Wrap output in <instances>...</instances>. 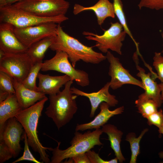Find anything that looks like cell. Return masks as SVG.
<instances>
[{"label": "cell", "mask_w": 163, "mask_h": 163, "mask_svg": "<svg viewBox=\"0 0 163 163\" xmlns=\"http://www.w3.org/2000/svg\"><path fill=\"white\" fill-rule=\"evenodd\" d=\"M49 48L66 53L74 67L81 60L87 63L98 64L106 59V56L102 53L95 51L92 47L83 44L66 33L59 24H58L56 35Z\"/></svg>", "instance_id": "6da1fadb"}, {"label": "cell", "mask_w": 163, "mask_h": 163, "mask_svg": "<svg viewBox=\"0 0 163 163\" xmlns=\"http://www.w3.org/2000/svg\"><path fill=\"white\" fill-rule=\"evenodd\" d=\"M73 81L68 82L62 91L49 96L50 104L45 113L58 130L70 122L78 110L76 99L78 96L72 94L71 90Z\"/></svg>", "instance_id": "7a4b0ae2"}, {"label": "cell", "mask_w": 163, "mask_h": 163, "mask_svg": "<svg viewBox=\"0 0 163 163\" xmlns=\"http://www.w3.org/2000/svg\"><path fill=\"white\" fill-rule=\"evenodd\" d=\"M48 99L46 97L29 107L22 110L15 117L23 126L29 146L39 154L40 159L46 163H50L51 161L46 151H51L52 148L45 147L40 143L38 136L37 127L44 105Z\"/></svg>", "instance_id": "3957f363"}, {"label": "cell", "mask_w": 163, "mask_h": 163, "mask_svg": "<svg viewBox=\"0 0 163 163\" xmlns=\"http://www.w3.org/2000/svg\"><path fill=\"white\" fill-rule=\"evenodd\" d=\"M101 129L88 130L84 133L75 131L70 142L71 145L66 149L61 150L59 146L61 142H58V146L52 148V156L50 163H60L65 159L86 153L95 145H103L100 138L103 133Z\"/></svg>", "instance_id": "277c9868"}, {"label": "cell", "mask_w": 163, "mask_h": 163, "mask_svg": "<svg viewBox=\"0 0 163 163\" xmlns=\"http://www.w3.org/2000/svg\"><path fill=\"white\" fill-rule=\"evenodd\" d=\"M68 19L65 15L52 17H39L17 9L11 5L0 7V22L9 23L15 27H27L50 22L60 24Z\"/></svg>", "instance_id": "5b68a950"}, {"label": "cell", "mask_w": 163, "mask_h": 163, "mask_svg": "<svg viewBox=\"0 0 163 163\" xmlns=\"http://www.w3.org/2000/svg\"><path fill=\"white\" fill-rule=\"evenodd\" d=\"M14 7L40 17L65 15L70 6L66 0H22L11 5Z\"/></svg>", "instance_id": "8992f818"}, {"label": "cell", "mask_w": 163, "mask_h": 163, "mask_svg": "<svg viewBox=\"0 0 163 163\" xmlns=\"http://www.w3.org/2000/svg\"><path fill=\"white\" fill-rule=\"evenodd\" d=\"M110 24V27L105 30L102 35H98L87 31H84L82 34L87 35L85 38L88 40L95 41V46L102 52L107 53L110 50L121 55L122 42L124 40L126 34L120 23L111 22Z\"/></svg>", "instance_id": "52a82bcc"}, {"label": "cell", "mask_w": 163, "mask_h": 163, "mask_svg": "<svg viewBox=\"0 0 163 163\" xmlns=\"http://www.w3.org/2000/svg\"><path fill=\"white\" fill-rule=\"evenodd\" d=\"M56 52L53 57L43 62L41 70L56 71L69 76L81 87L88 85L90 83L88 74L83 70L75 69L70 62L68 55L66 53L61 51Z\"/></svg>", "instance_id": "ba28073f"}, {"label": "cell", "mask_w": 163, "mask_h": 163, "mask_svg": "<svg viewBox=\"0 0 163 163\" xmlns=\"http://www.w3.org/2000/svg\"><path fill=\"white\" fill-rule=\"evenodd\" d=\"M34 64L26 52L5 53L0 59V71L22 82L27 77Z\"/></svg>", "instance_id": "9c48e42d"}, {"label": "cell", "mask_w": 163, "mask_h": 163, "mask_svg": "<svg viewBox=\"0 0 163 163\" xmlns=\"http://www.w3.org/2000/svg\"><path fill=\"white\" fill-rule=\"evenodd\" d=\"M106 56L110 63L108 75L111 78L110 84L112 89H117L128 84L137 86L145 90L142 82L132 76L129 70L123 67L118 58L115 57L109 51Z\"/></svg>", "instance_id": "30bf717a"}, {"label": "cell", "mask_w": 163, "mask_h": 163, "mask_svg": "<svg viewBox=\"0 0 163 163\" xmlns=\"http://www.w3.org/2000/svg\"><path fill=\"white\" fill-rule=\"evenodd\" d=\"M50 22L27 27H14V33L28 48L34 43L48 37L56 35L58 24Z\"/></svg>", "instance_id": "8fae6325"}, {"label": "cell", "mask_w": 163, "mask_h": 163, "mask_svg": "<svg viewBox=\"0 0 163 163\" xmlns=\"http://www.w3.org/2000/svg\"><path fill=\"white\" fill-rule=\"evenodd\" d=\"M24 129L20 122L13 117L7 120L0 133V139H2L9 147L14 158L22 150L20 142Z\"/></svg>", "instance_id": "7c38bea8"}, {"label": "cell", "mask_w": 163, "mask_h": 163, "mask_svg": "<svg viewBox=\"0 0 163 163\" xmlns=\"http://www.w3.org/2000/svg\"><path fill=\"white\" fill-rule=\"evenodd\" d=\"M110 82H107L99 91L96 92L88 93L81 91L74 87L71 88L72 94L85 97L88 98L91 103V108L89 116L93 117L98 107L102 102L108 104L110 107H115L118 101L116 96L109 92Z\"/></svg>", "instance_id": "4fadbf2b"}, {"label": "cell", "mask_w": 163, "mask_h": 163, "mask_svg": "<svg viewBox=\"0 0 163 163\" xmlns=\"http://www.w3.org/2000/svg\"><path fill=\"white\" fill-rule=\"evenodd\" d=\"M14 27L7 22L0 23V49L6 53L26 52L28 48L19 40L15 34Z\"/></svg>", "instance_id": "5bb4252c"}, {"label": "cell", "mask_w": 163, "mask_h": 163, "mask_svg": "<svg viewBox=\"0 0 163 163\" xmlns=\"http://www.w3.org/2000/svg\"><path fill=\"white\" fill-rule=\"evenodd\" d=\"M139 55L136 52L134 53L133 59L139 72L136 75L140 78L145 87V92L142 94L144 96L151 98L160 107L163 101L161 99V91L158 84L152 76L150 72L145 73V70L139 66Z\"/></svg>", "instance_id": "9a60e30c"}, {"label": "cell", "mask_w": 163, "mask_h": 163, "mask_svg": "<svg viewBox=\"0 0 163 163\" xmlns=\"http://www.w3.org/2000/svg\"><path fill=\"white\" fill-rule=\"evenodd\" d=\"M99 107L100 111L94 119L88 123L77 124L75 127V131L100 129L101 127L107 123L111 117L115 115L121 114L124 109V107L122 106L113 110H110L109 109L110 105L104 102L101 103Z\"/></svg>", "instance_id": "2e32d148"}, {"label": "cell", "mask_w": 163, "mask_h": 163, "mask_svg": "<svg viewBox=\"0 0 163 163\" xmlns=\"http://www.w3.org/2000/svg\"><path fill=\"white\" fill-rule=\"evenodd\" d=\"M37 78L39 80L37 91L49 95L57 94L60 91L61 88L68 82L72 80L66 75L52 76L40 72Z\"/></svg>", "instance_id": "e0dca14e"}, {"label": "cell", "mask_w": 163, "mask_h": 163, "mask_svg": "<svg viewBox=\"0 0 163 163\" xmlns=\"http://www.w3.org/2000/svg\"><path fill=\"white\" fill-rule=\"evenodd\" d=\"M91 10L93 11L97 18L98 24L101 26L105 20L108 17H115L113 4L109 0H99L91 6L85 7L78 4L74 6L73 13L77 14L82 11Z\"/></svg>", "instance_id": "ac0fdd59"}, {"label": "cell", "mask_w": 163, "mask_h": 163, "mask_svg": "<svg viewBox=\"0 0 163 163\" xmlns=\"http://www.w3.org/2000/svg\"><path fill=\"white\" fill-rule=\"evenodd\" d=\"M18 100L23 109L27 108L45 97L46 94L26 87L21 82L13 78Z\"/></svg>", "instance_id": "d6986e66"}, {"label": "cell", "mask_w": 163, "mask_h": 163, "mask_svg": "<svg viewBox=\"0 0 163 163\" xmlns=\"http://www.w3.org/2000/svg\"><path fill=\"white\" fill-rule=\"evenodd\" d=\"M23 109L15 94L0 102V133L7 120L15 117Z\"/></svg>", "instance_id": "ffe728a7"}, {"label": "cell", "mask_w": 163, "mask_h": 163, "mask_svg": "<svg viewBox=\"0 0 163 163\" xmlns=\"http://www.w3.org/2000/svg\"><path fill=\"white\" fill-rule=\"evenodd\" d=\"M101 129L103 133L108 135L110 146L114 151L116 157L119 162L123 163L126 160L122 154L120 146L123 133L115 126L110 124L104 125Z\"/></svg>", "instance_id": "44dd1931"}, {"label": "cell", "mask_w": 163, "mask_h": 163, "mask_svg": "<svg viewBox=\"0 0 163 163\" xmlns=\"http://www.w3.org/2000/svg\"><path fill=\"white\" fill-rule=\"evenodd\" d=\"M56 35L43 38L33 44L28 48L26 52L31 59L34 64L38 62H43L45 53L53 43Z\"/></svg>", "instance_id": "7402d4cb"}, {"label": "cell", "mask_w": 163, "mask_h": 163, "mask_svg": "<svg viewBox=\"0 0 163 163\" xmlns=\"http://www.w3.org/2000/svg\"><path fill=\"white\" fill-rule=\"evenodd\" d=\"M135 104L138 112L146 118L150 114L158 111V107L154 101L144 96L142 94L139 96Z\"/></svg>", "instance_id": "603a6c76"}, {"label": "cell", "mask_w": 163, "mask_h": 163, "mask_svg": "<svg viewBox=\"0 0 163 163\" xmlns=\"http://www.w3.org/2000/svg\"><path fill=\"white\" fill-rule=\"evenodd\" d=\"M15 93L13 78L5 72L0 71V102Z\"/></svg>", "instance_id": "cb8c5ba5"}, {"label": "cell", "mask_w": 163, "mask_h": 163, "mask_svg": "<svg viewBox=\"0 0 163 163\" xmlns=\"http://www.w3.org/2000/svg\"><path fill=\"white\" fill-rule=\"evenodd\" d=\"M113 4L115 15L117 18L120 23L122 26L124 31L133 41L137 50H139V43L134 39L129 29L123 11V5L121 0H113Z\"/></svg>", "instance_id": "d4e9b609"}, {"label": "cell", "mask_w": 163, "mask_h": 163, "mask_svg": "<svg viewBox=\"0 0 163 163\" xmlns=\"http://www.w3.org/2000/svg\"><path fill=\"white\" fill-rule=\"evenodd\" d=\"M148 130V128L144 129L138 137H136L135 133L133 132L129 133L126 136V140L129 142L131 152L130 163H136L137 157L140 153V141Z\"/></svg>", "instance_id": "484cf974"}, {"label": "cell", "mask_w": 163, "mask_h": 163, "mask_svg": "<svg viewBox=\"0 0 163 163\" xmlns=\"http://www.w3.org/2000/svg\"><path fill=\"white\" fill-rule=\"evenodd\" d=\"M43 62H38L33 65L27 77L22 82L26 87L31 90L37 91L36 80L39 71L43 66Z\"/></svg>", "instance_id": "4316f807"}, {"label": "cell", "mask_w": 163, "mask_h": 163, "mask_svg": "<svg viewBox=\"0 0 163 163\" xmlns=\"http://www.w3.org/2000/svg\"><path fill=\"white\" fill-rule=\"evenodd\" d=\"M23 138L24 141V151L23 155L16 160L12 162L16 163L22 161H29L36 163H41L34 156L29 149V145L28 143L27 135L24 132L23 135Z\"/></svg>", "instance_id": "83f0119b"}, {"label": "cell", "mask_w": 163, "mask_h": 163, "mask_svg": "<svg viewBox=\"0 0 163 163\" xmlns=\"http://www.w3.org/2000/svg\"><path fill=\"white\" fill-rule=\"evenodd\" d=\"M153 60V65L157 72L158 78L163 83V56L161 53L155 52Z\"/></svg>", "instance_id": "f1b7e54d"}, {"label": "cell", "mask_w": 163, "mask_h": 163, "mask_svg": "<svg viewBox=\"0 0 163 163\" xmlns=\"http://www.w3.org/2000/svg\"><path fill=\"white\" fill-rule=\"evenodd\" d=\"M138 6L140 9L146 8L158 10L163 9V0H139Z\"/></svg>", "instance_id": "f546056e"}, {"label": "cell", "mask_w": 163, "mask_h": 163, "mask_svg": "<svg viewBox=\"0 0 163 163\" xmlns=\"http://www.w3.org/2000/svg\"><path fill=\"white\" fill-rule=\"evenodd\" d=\"M146 118L149 126L154 125L158 129L163 126V112L161 109L150 114Z\"/></svg>", "instance_id": "4dcf8cb0"}, {"label": "cell", "mask_w": 163, "mask_h": 163, "mask_svg": "<svg viewBox=\"0 0 163 163\" xmlns=\"http://www.w3.org/2000/svg\"><path fill=\"white\" fill-rule=\"evenodd\" d=\"M13 157L11 150L2 139H0V163H3Z\"/></svg>", "instance_id": "1f68e13d"}, {"label": "cell", "mask_w": 163, "mask_h": 163, "mask_svg": "<svg viewBox=\"0 0 163 163\" xmlns=\"http://www.w3.org/2000/svg\"><path fill=\"white\" fill-rule=\"evenodd\" d=\"M91 162V163H117L118 160L117 157L110 160H105L102 159L98 154L94 151L91 150L86 152Z\"/></svg>", "instance_id": "d6a6232c"}, {"label": "cell", "mask_w": 163, "mask_h": 163, "mask_svg": "<svg viewBox=\"0 0 163 163\" xmlns=\"http://www.w3.org/2000/svg\"><path fill=\"white\" fill-rule=\"evenodd\" d=\"M71 158L73 163H91L86 153L80 154Z\"/></svg>", "instance_id": "836d02e7"}, {"label": "cell", "mask_w": 163, "mask_h": 163, "mask_svg": "<svg viewBox=\"0 0 163 163\" xmlns=\"http://www.w3.org/2000/svg\"><path fill=\"white\" fill-rule=\"evenodd\" d=\"M158 84L161 91V98L163 101V83H161Z\"/></svg>", "instance_id": "e575fe53"}, {"label": "cell", "mask_w": 163, "mask_h": 163, "mask_svg": "<svg viewBox=\"0 0 163 163\" xmlns=\"http://www.w3.org/2000/svg\"><path fill=\"white\" fill-rule=\"evenodd\" d=\"M22 0H7V5H12Z\"/></svg>", "instance_id": "d590c367"}, {"label": "cell", "mask_w": 163, "mask_h": 163, "mask_svg": "<svg viewBox=\"0 0 163 163\" xmlns=\"http://www.w3.org/2000/svg\"><path fill=\"white\" fill-rule=\"evenodd\" d=\"M7 5V0H0V7L4 6Z\"/></svg>", "instance_id": "8d00e7d4"}, {"label": "cell", "mask_w": 163, "mask_h": 163, "mask_svg": "<svg viewBox=\"0 0 163 163\" xmlns=\"http://www.w3.org/2000/svg\"><path fill=\"white\" fill-rule=\"evenodd\" d=\"M159 157L161 158H163V151H161L159 152L158 153ZM161 163H163V161L160 162Z\"/></svg>", "instance_id": "74e56055"}, {"label": "cell", "mask_w": 163, "mask_h": 163, "mask_svg": "<svg viewBox=\"0 0 163 163\" xmlns=\"http://www.w3.org/2000/svg\"><path fill=\"white\" fill-rule=\"evenodd\" d=\"M158 129V131L159 133L163 134V126Z\"/></svg>", "instance_id": "f35d334b"}, {"label": "cell", "mask_w": 163, "mask_h": 163, "mask_svg": "<svg viewBox=\"0 0 163 163\" xmlns=\"http://www.w3.org/2000/svg\"><path fill=\"white\" fill-rule=\"evenodd\" d=\"M161 36L163 40V31L161 33Z\"/></svg>", "instance_id": "ab89813d"}, {"label": "cell", "mask_w": 163, "mask_h": 163, "mask_svg": "<svg viewBox=\"0 0 163 163\" xmlns=\"http://www.w3.org/2000/svg\"><path fill=\"white\" fill-rule=\"evenodd\" d=\"M162 53H163V50L162 51Z\"/></svg>", "instance_id": "60d3db41"}]
</instances>
